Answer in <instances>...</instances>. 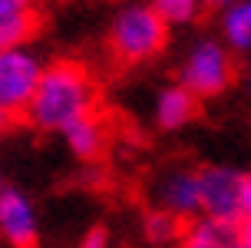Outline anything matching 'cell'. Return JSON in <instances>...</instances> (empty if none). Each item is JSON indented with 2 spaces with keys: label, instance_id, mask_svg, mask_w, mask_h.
Wrapping results in <instances>:
<instances>
[{
  "label": "cell",
  "instance_id": "9",
  "mask_svg": "<svg viewBox=\"0 0 251 248\" xmlns=\"http://www.w3.org/2000/svg\"><path fill=\"white\" fill-rule=\"evenodd\" d=\"M37 30V0H0V50L24 47Z\"/></svg>",
  "mask_w": 251,
  "mask_h": 248
},
{
  "label": "cell",
  "instance_id": "8",
  "mask_svg": "<svg viewBox=\"0 0 251 248\" xmlns=\"http://www.w3.org/2000/svg\"><path fill=\"white\" fill-rule=\"evenodd\" d=\"M176 248H241V225L215 222V219H192L182 225Z\"/></svg>",
  "mask_w": 251,
  "mask_h": 248
},
{
  "label": "cell",
  "instance_id": "4",
  "mask_svg": "<svg viewBox=\"0 0 251 248\" xmlns=\"http://www.w3.org/2000/svg\"><path fill=\"white\" fill-rule=\"evenodd\" d=\"M251 212L248 172L231 165H205L199 169V215L215 222L241 225Z\"/></svg>",
  "mask_w": 251,
  "mask_h": 248
},
{
  "label": "cell",
  "instance_id": "13",
  "mask_svg": "<svg viewBox=\"0 0 251 248\" xmlns=\"http://www.w3.org/2000/svg\"><path fill=\"white\" fill-rule=\"evenodd\" d=\"M149 7L165 27H185L201 13L199 0H149Z\"/></svg>",
  "mask_w": 251,
  "mask_h": 248
},
{
  "label": "cell",
  "instance_id": "2",
  "mask_svg": "<svg viewBox=\"0 0 251 248\" xmlns=\"http://www.w3.org/2000/svg\"><path fill=\"white\" fill-rule=\"evenodd\" d=\"M169 40V27L155 17L149 3H126L109 24V50L123 63H146L159 56Z\"/></svg>",
  "mask_w": 251,
  "mask_h": 248
},
{
  "label": "cell",
  "instance_id": "15",
  "mask_svg": "<svg viewBox=\"0 0 251 248\" xmlns=\"http://www.w3.org/2000/svg\"><path fill=\"white\" fill-rule=\"evenodd\" d=\"M79 248H109V232L106 228H89L79 238Z\"/></svg>",
  "mask_w": 251,
  "mask_h": 248
},
{
  "label": "cell",
  "instance_id": "20",
  "mask_svg": "<svg viewBox=\"0 0 251 248\" xmlns=\"http://www.w3.org/2000/svg\"><path fill=\"white\" fill-rule=\"evenodd\" d=\"M3 189H7V186H3V179H0V192H3Z\"/></svg>",
  "mask_w": 251,
  "mask_h": 248
},
{
  "label": "cell",
  "instance_id": "14",
  "mask_svg": "<svg viewBox=\"0 0 251 248\" xmlns=\"http://www.w3.org/2000/svg\"><path fill=\"white\" fill-rule=\"evenodd\" d=\"M178 232H182V222L172 219V215H165V212H159V209H152L149 215H146V235H149L152 242H159V245L176 242Z\"/></svg>",
  "mask_w": 251,
  "mask_h": 248
},
{
  "label": "cell",
  "instance_id": "5",
  "mask_svg": "<svg viewBox=\"0 0 251 248\" xmlns=\"http://www.w3.org/2000/svg\"><path fill=\"white\" fill-rule=\"evenodd\" d=\"M43 73V60L26 47L0 50V112L7 116H24L26 103Z\"/></svg>",
  "mask_w": 251,
  "mask_h": 248
},
{
  "label": "cell",
  "instance_id": "12",
  "mask_svg": "<svg viewBox=\"0 0 251 248\" xmlns=\"http://www.w3.org/2000/svg\"><path fill=\"white\" fill-rule=\"evenodd\" d=\"M63 139H66V146H70V152H73L76 159H100L102 149H106V126H102V119L93 112V116H86V119H79V123H73L66 133H63Z\"/></svg>",
  "mask_w": 251,
  "mask_h": 248
},
{
  "label": "cell",
  "instance_id": "17",
  "mask_svg": "<svg viewBox=\"0 0 251 248\" xmlns=\"http://www.w3.org/2000/svg\"><path fill=\"white\" fill-rule=\"evenodd\" d=\"M201 7H215V10H222L225 3H231V0H199Z\"/></svg>",
  "mask_w": 251,
  "mask_h": 248
},
{
  "label": "cell",
  "instance_id": "16",
  "mask_svg": "<svg viewBox=\"0 0 251 248\" xmlns=\"http://www.w3.org/2000/svg\"><path fill=\"white\" fill-rule=\"evenodd\" d=\"M241 248H251V215L241 222Z\"/></svg>",
  "mask_w": 251,
  "mask_h": 248
},
{
  "label": "cell",
  "instance_id": "11",
  "mask_svg": "<svg viewBox=\"0 0 251 248\" xmlns=\"http://www.w3.org/2000/svg\"><path fill=\"white\" fill-rule=\"evenodd\" d=\"M222 27V43L231 53H248L251 50V0H231L218 13Z\"/></svg>",
  "mask_w": 251,
  "mask_h": 248
},
{
  "label": "cell",
  "instance_id": "18",
  "mask_svg": "<svg viewBox=\"0 0 251 248\" xmlns=\"http://www.w3.org/2000/svg\"><path fill=\"white\" fill-rule=\"evenodd\" d=\"M7 129H10V116H7V112H0V136H3Z\"/></svg>",
  "mask_w": 251,
  "mask_h": 248
},
{
  "label": "cell",
  "instance_id": "7",
  "mask_svg": "<svg viewBox=\"0 0 251 248\" xmlns=\"http://www.w3.org/2000/svg\"><path fill=\"white\" fill-rule=\"evenodd\" d=\"M155 209L185 225L199 219V169H172L155 182Z\"/></svg>",
  "mask_w": 251,
  "mask_h": 248
},
{
  "label": "cell",
  "instance_id": "1",
  "mask_svg": "<svg viewBox=\"0 0 251 248\" xmlns=\"http://www.w3.org/2000/svg\"><path fill=\"white\" fill-rule=\"evenodd\" d=\"M96 112V83L83 63L56 60L43 66L40 83L24 110V119L40 133H66Z\"/></svg>",
  "mask_w": 251,
  "mask_h": 248
},
{
  "label": "cell",
  "instance_id": "3",
  "mask_svg": "<svg viewBox=\"0 0 251 248\" xmlns=\"http://www.w3.org/2000/svg\"><path fill=\"white\" fill-rule=\"evenodd\" d=\"M235 80V53L222 40L201 37L195 40L178 63V86L195 99H208L225 93Z\"/></svg>",
  "mask_w": 251,
  "mask_h": 248
},
{
  "label": "cell",
  "instance_id": "6",
  "mask_svg": "<svg viewBox=\"0 0 251 248\" xmlns=\"http://www.w3.org/2000/svg\"><path fill=\"white\" fill-rule=\"evenodd\" d=\"M37 242H40V219L33 202L17 189H3L0 192V245L37 248Z\"/></svg>",
  "mask_w": 251,
  "mask_h": 248
},
{
  "label": "cell",
  "instance_id": "19",
  "mask_svg": "<svg viewBox=\"0 0 251 248\" xmlns=\"http://www.w3.org/2000/svg\"><path fill=\"white\" fill-rule=\"evenodd\" d=\"M248 198H251V172H248ZM248 215H251V212H248Z\"/></svg>",
  "mask_w": 251,
  "mask_h": 248
},
{
  "label": "cell",
  "instance_id": "10",
  "mask_svg": "<svg viewBox=\"0 0 251 248\" xmlns=\"http://www.w3.org/2000/svg\"><path fill=\"white\" fill-rule=\"evenodd\" d=\"M195 112H199V99L188 89H182L178 83L165 86L155 96V106H152V116H155L159 129H182V126H188L195 119Z\"/></svg>",
  "mask_w": 251,
  "mask_h": 248
}]
</instances>
